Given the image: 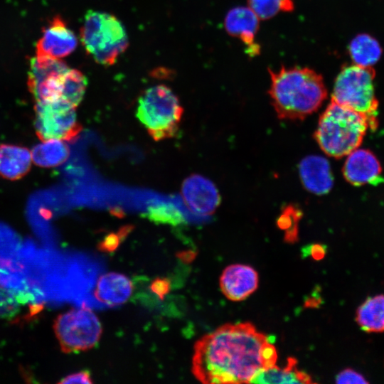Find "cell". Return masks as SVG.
Wrapping results in <instances>:
<instances>
[{
  "label": "cell",
  "mask_w": 384,
  "mask_h": 384,
  "mask_svg": "<svg viewBox=\"0 0 384 384\" xmlns=\"http://www.w3.org/2000/svg\"><path fill=\"white\" fill-rule=\"evenodd\" d=\"M259 20L254 11L245 6L231 9L224 19V27L228 34L240 38L245 45L246 54L251 58L260 53V46L255 41Z\"/></svg>",
  "instance_id": "cell-14"
},
{
  "label": "cell",
  "mask_w": 384,
  "mask_h": 384,
  "mask_svg": "<svg viewBox=\"0 0 384 384\" xmlns=\"http://www.w3.org/2000/svg\"><path fill=\"white\" fill-rule=\"evenodd\" d=\"M369 127L365 115L331 101L320 116L314 138L326 155L338 159L359 147Z\"/></svg>",
  "instance_id": "cell-3"
},
{
  "label": "cell",
  "mask_w": 384,
  "mask_h": 384,
  "mask_svg": "<svg viewBox=\"0 0 384 384\" xmlns=\"http://www.w3.org/2000/svg\"><path fill=\"white\" fill-rule=\"evenodd\" d=\"M258 274L252 267L235 264L228 266L220 278V289L230 300L242 301L252 294L258 286Z\"/></svg>",
  "instance_id": "cell-16"
},
{
  "label": "cell",
  "mask_w": 384,
  "mask_h": 384,
  "mask_svg": "<svg viewBox=\"0 0 384 384\" xmlns=\"http://www.w3.org/2000/svg\"><path fill=\"white\" fill-rule=\"evenodd\" d=\"M32 158L31 151L25 147L0 145V175L4 178L16 180L21 178L29 171Z\"/></svg>",
  "instance_id": "cell-18"
},
{
  "label": "cell",
  "mask_w": 384,
  "mask_h": 384,
  "mask_svg": "<svg viewBox=\"0 0 384 384\" xmlns=\"http://www.w3.org/2000/svg\"><path fill=\"white\" fill-rule=\"evenodd\" d=\"M130 228V227H124L119 233L110 234L102 241L99 248L105 252L114 251L119 245L122 237L125 236Z\"/></svg>",
  "instance_id": "cell-27"
},
{
  "label": "cell",
  "mask_w": 384,
  "mask_h": 384,
  "mask_svg": "<svg viewBox=\"0 0 384 384\" xmlns=\"http://www.w3.org/2000/svg\"><path fill=\"white\" fill-rule=\"evenodd\" d=\"M54 331L62 351L77 353L93 348L102 334V326L89 307L81 306L59 315Z\"/></svg>",
  "instance_id": "cell-7"
},
{
  "label": "cell",
  "mask_w": 384,
  "mask_h": 384,
  "mask_svg": "<svg viewBox=\"0 0 384 384\" xmlns=\"http://www.w3.org/2000/svg\"><path fill=\"white\" fill-rule=\"evenodd\" d=\"M268 70V93L279 119H303L316 112L327 97L322 76L313 69L282 66L277 72Z\"/></svg>",
  "instance_id": "cell-2"
},
{
  "label": "cell",
  "mask_w": 384,
  "mask_h": 384,
  "mask_svg": "<svg viewBox=\"0 0 384 384\" xmlns=\"http://www.w3.org/2000/svg\"><path fill=\"white\" fill-rule=\"evenodd\" d=\"M78 46L75 33L59 16H55L43 30L36 43V56L62 58L71 54Z\"/></svg>",
  "instance_id": "cell-13"
},
{
  "label": "cell",
  "mask_w": 384,
  "mask_h": 384,
  "mask_svg": "<svg viewBox=\"0 0 384 384\" xmlns=\"http://www.w3.org/2000/svg\"><path fill=\"white\" fill-rule=\"evenodd\" d=\"M302 182L306 189L316 195L330 191L334 180L328 160L313 155L304 158L299 166Z\"/></svg>",
  "instance_id": "cell-17"
},
{
  "label": "cell",
  "mask_w": 384,
  "mask_h": 384,
  "mask_svg": "<svg viewBox=\"0 0 384 384\" xmlns=\"http://www.w3.org/2000/svg\"><path fill=\"white\" fill-rule=\"evenodd\" d=\"M348 51L354 63L364 67H369L377 63L382 53L378 42L366 33L356 36L351 41Z\"/></svg>",
  "instance_id": "cell-22"
},
{
  "label": "cell",
  "mask_w": 384,
  "mask_h": 384,
  "mask_svg": "<svg viewBox=\"0 0 384 384\" xmlns=\"http://www.w3.org/2000/svg\"><path fill=\"white\" fill-rule=\"evenodd\" d=\"M375 75L370 66H344L336 78L331 96V101L365 115L370 128L376 126L378 107L373 86Z\"/></svg>",
  "instance_id": "cell-6"
},
{
  "label": "cell",
  "mask_w": 384,
  "mask_h": 384,
  "mask_svg": "<svg viewBox=\"0 0 384 384\" xmlns=\"http://www.w3.org/2000/svg\"><path fill=\"white\" fill-rule=\"evenodd\" d=\"M148 216L154 221L166 223H179L183 220L181 213L169 206H159L150 208Z\"/></svg>",
  "instance_id": "cell-25"
},
{
  "label": "cell",
  "mask_w": 384,
  "mask_h": 384,
  "mask_svg": "<svg viewBox=\"0 0 384 384\" xmlns=\"http://www.w3.org/2000/svg\"><path fill=\"white\" fill-rule=\"evenodd\" d=\"M298 213L297 209L287 207L283 212L278 220L279 227L284 230H287L286 240L289 241L295 240L297 237L296 225Z\"/></svg>",
  "instance_id": "cell-26"
},
{
  "label": "cell",
  "mask_w": 384,
  "mask_h": 384,
  "mask_svg": "<svg viewBox=\"0 0 384 384\" xmlns=\"http://www.w3.org/2000/svg\"><path fill=\"white\" fill-rule=\"evenodd\" d=\"M326 247L321 244H312L303 249V255H311L313 259L319 260L324 257L326 254Z\"/></svg>",
  "instance_id": "cell-30"
},
{
  "label": "cell",
  "mask_w": 384,
  "mask_h": 384,
  "mask_svg": "<svg viewBox=\"0 0 384 384\" xmlns=\"http://www.w3.org/2000/svg\"><path fill=\"white\" fill-rule=\"evenodd\" d=\"M32 161L41 167H54L65 162L69 156V148L63 140H43L31 151Z\"/></svg>",
  "instance_id": "cell-21"
},
{
  "label": "cell",
  "mask_w": 384,
  "mask_h": 384,
  "mask_svg": "<svg viewBox=\"0 0 384 384\" xmlns=\"http://www.w3.org/2000/svg\"><path fill=\"white\" fill-rule=\"evenodd\" d=\"M34 125L42 140L75 139L82 127L77 120L75 107L63 100L36 102Z\"/></svg>",
  "instance_id": "cell-9"
},
{
  "label": "cell",
  "mask_w": 384,
  "mask_h": 384,
  "mask_svg": "<svg viewBox=\"0 0 384 384\" xmlns=\"http://www.w3.org/2000/svg\"><path fill=\"white\" fill-rule=\"evenodd\" d=\"M247 3L261 20H268L279 11L291 12L294 9L292 0H247Z\"/></svg>",
  "instance_id": "cell-24"
},
{
  "label": "cell",
  "mask_w": 384,
  "mask_h": 384,
  "mask_svg": "<svg viewBox=\"0 0 384 384\" xmlns=\"http://www.w3.org/2000/svg\"><path fill=\"white\" fill-rule=\"evenodd\" d=\"M87 85V78L82 73L76 69H69L63 78L60 100L76 107L84 97Z\"/></svg>",
  "instance_id": "cell-23"
},
{
  "label": "cell",
  "mask_w": 384,
  "mask_h": 384,
  "mask_svg": "<svg viewBox=\"0 0 384 384\" xmlns=\"http://www.w3.org/2000/svg\"><path fill=\"white\" fill-rule=\"evenodd\" d=\"M151 289L158 297L163 298L170 289V283L166 279L158 278L151 283Z\"/></svg>",
  "instance_id": "cell-31"
},
{
  "label": "cell",
  "mask_w": 384,
  "mask_h": 384,
  "mask_svg": "<svg viewBox=\"0 0 384 384\" xmlns=\"http://www.w3.org/2000/svg\"><path fill=\"white\" fill-rule=\"evenodd\" d=\"M336 383L338 384L343 383H368V382L365 378L357 371L346 368L341 371L336 378Z\"/></svg>",
  "instance_id": "cell-28"
},
{
  "label": "cell",
  "mask_w": 384,
  "mask_h": 384,
  "mask_svg": "<svg viewBox=\"0 0 384 384\" xmlns=\"http://www.w3.org/2000/svg\"><path fill=\"white\" fill-rule=\"evenodd\" d=\"M90 374L87 371H80L63 378L59 383H92Z\"/></svg>",
  "instance_id": "cell-29"
},
{
  "label": "cell",
  "mask_w": 384,
  "mask_h": 384,
  "mask_svg": "<svg viewBox=\"0 0 384 384\" xmlns=\"http://www.w3.org/2000/svg\"><path fill=\"white\" fill-rule=\"evenodd\" d=\"M356 321L366 332H384V294L367 298L358 306Z\"/></svg>",
  "instance_id": "cell-20"
},
{
  "label": "cell",
  "mask_w": 384,
  "mask_h": 384,
  "mask_svg": "<svg viewBox=\"0 0 384 384\" xmlns=\"http://www.w3.org/2000/svg\"><path fill=\"white\" fill-rule=\"evenodd\" d=\"M40 292L21 265L0 257V319H11L23 306L36 304Z\"/></svg>",
  "instance_id": "cell-8"
},
{
  "label": "cell",
  "mask_w": 384,
  "mask_h": 384,
  "mask_svg": "<svg viewBox=\"0 0 384 384\" xmlns=\"http://www.w3.org/2000/svg\"><path fill=\"white\" fill-rule=\"evenodd\" d=\"M277 358L275 347L252 324H227L196 341L192 371L203 383H246Z\"/></svg>",
  "instance_id": "cell-1"
},
{
  "label": "cell",
  "mask_w": 384,
  "mask_h": 384,
  "mask_svg": "<svg viewBox=\"0 0 384 384\" xmlns=\"http://www.w3.org/2000/svg\"><path fill=\"white\" fill-rule=\"evenodd\" d=\"M80 40L87 53L99 64L112 65L129 45L126 30L114 15L89 10L80 28Z\"/></svg>",
  "instance_id": "cell-4"
},
{
  "label": "cell",
  "mask_w": 384,
  "mask_h": 384,
  "mask_svg": "<svg viewBox=\"0 0 384 384\" xmlns=\"http://www.w3.org/2000/svg\"><path fill=\"white\" fill-rule=\"evenodd\" d=\"M181 193L188 208L201 217L213 214L220 203L214 183L198 174L190 176L183 182Z\"/></svg>",
  "instance_id": "cell-12"
},
{
  "label": "cell",
  "mask_w": 384,
  "mask_h": 384,
  "mask_svg": "<svg viewBox=\"0 0 384 384\" xmlns=\"http://www.w3.org/2000/svg\"><path fill=\"white\" fill-rule=\"evenodd\" d=\"M343 166L346 180L353 186L375 184L382 179V169L370 151L357 148L346 155Z\"/></svg>",
  "instance_id": "cell-15"
},
{
  "label": "cell",
  "mask_w": 384,
  "mask_h": 384,
  "mask_svg": "<svg viewBox=\"0 0 384 384\" xmlns=\"http://www.w3.org/2000/svg\"><path fill=\"white\" fill-rule=\"evenodd\" d=\"M69 69L58 58L39 56L31 58L28 86L36 102L60 100L63 78Z\"/></svg>",
  "instance_id": "cell-10"
},
{
  "label": "cell",
  "mask_w": 384,
  "mask_h": 384,
  "mask_svg": "<svg viewBox=\"0 0 384 384\" xmlns=\"http://www.w3.org/2000/svg\"><path fill=\"white\" fill-rule=\"evenodd\" d=\"M182 114L178 97L164 85L146 89L139 98L137 117L156 141L176 134Z\"/></svg>",
  "instance_id": "cell-5"
},
{
  "label": "cell",
  "mask_w": 384,
  "mask_h": 384,
  "mask_svg": "<svg viewBox=\"0 0 384 384\" xmlns=\"http://www.w3.org/2000/svg\"><path fill=\"white\" fill-rule=\"evenodd\" d=\"M294 358H287V365L283 368L276 366L262 370L251 380L254 383L284 384L311 383L312 380L306 373L299 370Z\"/></svg>",
  "instance_id": "cell-19"
},
{
  "label": "cell",
  "mask_w": 384,
  "mask_h": 384,
  "mask_svg": "<svg viewBox=\"0 0 384 384\" xmlns=\"http://www.w3.org/2000/svg\"><path fill=\"white\" fill-rule=\"evenodd\" d=\"M132 289L131 280L124 274L114 272L98 274L90 292V306L110 308L123 304Z\"/></svg>",
  "instance_id": "cell-11"
}]
</instances>
